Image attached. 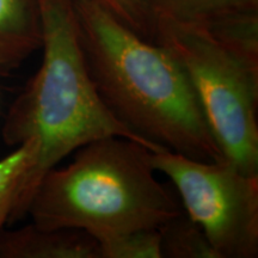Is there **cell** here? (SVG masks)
<instances>
[{
  "label": "cell",
  "instance_id": "cell-10",
  "mask_svg": "<svg viewBox=\"0 0 258 258\" xmlns=\"http://www.w3.org/2000/svg\"><path fill=\"white\" fill-rule=\"evenodd\" d=\"M97 241L101 258H161L159 227L123 232Z\"/></svg>",
  "mask_w": 258,
  "mask_h": 258
},
{
  "label": "cell",
  "instance_id": "cell-7",
  "mask_svg": "<svg viewBox=\"0 0 258 258\" xmlns=\"http://www.w3.org/2000/svg\"><path fill=\"white\" fill-rule=\"evenodd\" d=\"M41 40L38 0H0V69L23 62Z\"/></svg>",
  "mask_w": 258,
  "mask_h": 258
},
{
  "label": "cell",
  "instance_id": "cell-12",
  "mask_svg": "<svg viewBox=\"0 0 258 258\" xmlns=\"http://www.w3.org/2000/svg\"><path fill=\"white\" fill-rule=\"evenodd\" d=\"M37 154V143L29 140L0 160V198L19 183L34 165Z\"/></svg>",
  "mask_w": 258,
  "mask_h": 258
},
{
  "label": "cell",
  "instance_id": "cell-13",
  "mask_svg": "<svg viewBox=\"0 0 258 258\" xmlns=\"http://www.w3.org/2000/svg\"><path fill=\"white\" fill-rule=\"evenodd\" d=\"M16 192H17V188H14L0 198V235L3 233L4 225L10 220V215L14 208Z\"/></svg>",
  "mask_w": 258,
  "mask_h": 258
},
{
  "label": "cell",
  "instance_id": "cell-2",
  "mask_svg": "<svg viewBox=\"0 0 258 258\" xmlns=\"http://www.w3.org/2000/svg\"><path fill=\"white\" fill-rule=\"evenodd\" d=\"M43 50L38 71L10 108L3 139L37 143L34 165L19 183L9 221L22 219L38 183L64 157L99 139L120 137L157 152L110 111L90 73L72 0H38Z\"/></svg>",
  "mask_w": 258,
  "mask_h": 258
},
{
  "label": "cell",
  "instance_id": "cell-8",
  "mask_svg": "<svg viewBox=\"0 0 258 258\" xmlns=\"http://www.w3.org/2000/svg\"><path fill=\"white\" fill-rule=\"evenodd\" d=\"M144 3L153 19L166 18L200 27L258 15V0H144Z\"/></svg>",
  "mask_w": 258,
  "mask_h": 258
},
{
  "label": "cell",
  "instance_id": "cell-6",
  "mask_svg": "<svg viewBox=\"0 0 258 258\" xmlns=\"http://www.w3.org/2000/svg\"><path fill=\"white\" fill-rule=\"evenodd\" d=\"M3 258H101L98 241L83 230L31 224L0 235Z\"/></svg>",
  "mask_w": 258,
  "mask_h": 258
},
{
  "label": "cell",
  "instance_id": "cell-4",
  "mask_svg": "<svg viewBox=\"0 0 258 258\" xmlns=\"http://www.w3.org/2000/svg\"><path fill=\"white\" fill-rule=\"evenodd\" d=\"M153 21V42L184 70L225 160L258 175V15L211 27Z\"/></svg>",
  "mask_w": 258,
  "mask_h": 258
},
{
  "label": "cell",
  "instance_id": "cell-1",
  "mask_svg": "<svg viewBox=\"0 0 258 258\" xmlns=\"http://www.w3.org/2000/svg\"><path fill=\"white\" fill-rule=\"evenodd\" d=\"M90 73L103 101L139 137L192 159L224 161L175 56L90 0H72Z\"/></svg>",
  "mask_w": 258,
  "mask_h": 258
},
{
  "label": "cell",
  "instance_id": "cell-3",
  "mask_svg": "<svg viewBox=\"0 0 258 258\" xmlns=\"http://www.w3.org/2000/svg\"><path fill=\"white\" fill-rule=\"evenodd\" d=\"M150 153L125 138L92 141L69 165L43 176L27 214L41 228L83 230L96 240L160 227L182 209L158 180Z\"/></svg>",
  "mask_w": 258,
  "mask_h": 258
},
{
  "label": "cell",
  "instance_id": "cell-9",
  "mask_svg": "<svg viewBox=\"0 0 258 258\" xmlns=\"http://www.w3.org/2000/svg\"><path fill=\"white\" fill-rule=\"evenodd\" d=\"M161 258H218L202 228L179 213L159 227Z\"/></svg>",
  "mask_w": 258,
  "mask_h": 258
},
{
  "label": "cell",
  "instance_id": "cell-11",
  "mask_svg": "<svg viewBox=\"0 0 258 258\" xmlns=\"http://www.w3.org/2000/svg\"><path fill=\"white\" fill-rule=\"evenodd\" d=\"M148 41H153L154 22L144 0H90Z\"/></svg>",
  "mask_w": 258,
  "mask_h": 258
},
{
  "label": "cell",
  "instance_id": "cell-5",
  "mask_svg": "<svg viewBox=\"0 0 258 258\" xmlns=\"http://www.w3.org/2000/svg\"><path fill=\"white\" fill-rule=\"evenodd\" d=\"M150 161L175 185L186 215L218 258L258 256V175L226 160H198L167 150L151 151Z\"/></svg>",
  "mask_w": 258,
  "mask_h": 258
}]
</instances>
